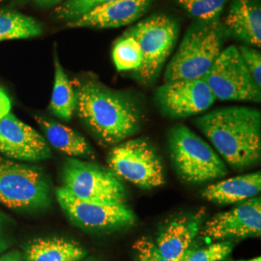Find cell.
I'll return each instance as SVG.
<instances>
[{"mask_svg":"<svg viewBox=\"0 0 261 261\" xmlns=\"http://www.w3.org/2000/svg\"><path fill=\"white\" fill-rule=\"evenodd\" d=\"M236 261H261V258L260 256H257V257H254V258H252V259H241V260Z\"/></svg>","mask_w":261,"mask_h":261,"instance_id":"cell-31","label":"cell"},{"mask_svg":"<svg viewBox=\"0 0 261 261\" xmlns=\"http://www.w3.org/2000/svg\"><path fill=\"white\" fill-rule=\"evenodd\" d=\"M63 188L79 199L103 204L125 203L121 181L109 169L76 159H68L63 168Z\"/></svg>","mask_w":261,"mask_h":261,"instance_id":"cell-7","label":"cell"},{"mask_svg":"<svg viewBox=\"0 0 261 261\" xmlns=\"http://www.w3.org/2000/svg\"><path fill=\"white\" fill-rule=\"evenodd\" d=\"M0 153L8 158L27 162L51 157L47 140L11 112L0 119Z\"/></svg>","mask_w":261,"mask_h":261,"instance_id":"cell-13","label":"cell"},{"mask_svg":"<svg viewBox=\"0 0 261 261\" xmlns=\"http://www.w3.org/2000/svg\"><path fill=\"white\" fill-rule=\"evenodd\" d=\"M76 112L103 145H114L133 136L140 127L138 109L126 96L95 82L76 90Z\"/></svg>","mask_w":261,"mask_h":261,"instance_id":"cell-2","label":"cell"},{"mask_svg":"<svg viewBox=\"0 0 261 261\" xmlns=\"http://www.w3.org/2000/svg\"><path fill=\"white\" fill-rule=\"evenodd\" d=\"M203 80L216 100L260 102L261 88L253 82L235 46L222 50Z\"/></svg>","mask_w":261,"mask_h":261,"instance_id":"cell-9","label":"cell"},{"mask_svg":"<svg viewBox=\"0 0 261 261\" xmlns=\"http://www.w3.org/2000/svg\"><path fill=\"white\" fill-rule=\"evenodd\" d=\"M0 261H23V257L19 252H11L1 256Z\"/></svg>","mask_w":261,"mask_h":261,"instance_id":"cell-29","label":"cell"},{"mask_svg":"<svg viewBox=\"0 0 261 261\" xmlns=\"http://www.w3.org/2000/svg\"><path fill=\"white\" fill-rule=\"evenodd\" d=\"M112 1L113 0H66L56 8L55 13L58 19L71 21L90 10Z\"/></svg>","mask_w":261,"mask_h":261,"instance_id":"cell-25","label":"cell"},{"mask_svg":"<svg viewBox=\"0 0 261 261\" xmlns=\"http://www.w3.org/2000/svg\"><path fill=\"white\" fill-rule=\"evenodd\" d=\"M224 23L234 36L260 47L261 8L256 0H234Z\"/></svg>","mask_w":261,"mask_h":261,"instance_id":"cell-17","label":"cell"},{"mask_svg":"<svg viewBox=\"0 0 261 261\" xmlns=\"http://www.w3.org/2000/svg\"><path fill=\"white\" fill-rule=\"evenodd\" d=\"M35 119L45 133L47 143L54 148L71 157L95 158L92 147L77 132L42 116H36Z\"/></svg>","mask_w":261,"mask_h":261,"instance_id":"cell-18","label":"cell"},{"mask_svg":"<svg viewBox=\"0 0 261 261\" xmlns=\"http://www.w3.org/2000/svg\"><path fill=\"white\" fill-rule=\"evenodd\" d=\"M11 107L12 105L8 95L0 89V119L9 113Z\"/></svg>","mask_w":261,"mask_h":261,"instance_id":"cell-28","label":"cell"},{"mask_svg":"<svg viewBox=\"0 0 261 261\" xmlns=\"http://www.w3.org/2000/svg\"><path fill=\"white\" fill-rule=\"evenodd\" d=\"M138 261H167L162 257L155 243L147 238H141L135 244Z\"/></svg>","mask_w":261,"mask_h":261,"instance_id":"cell-27","label":"cell"},{"mask_svg":"<svg viewBox=\"0 0 261 261\" xmlns=\"http://www.w3.org/2000/svg\"><path fill=\"white\" fill-rule=\"evenodd\" d=\"M86 251L79 243L64 238H39L28 244L23 261H81Z\"/></svg>","mask_w":261,"mask_h":261,"instance_id":"cell-19","label":"cell"},{"mask_svg":"<svg viewBox=\"0 0 261 261\" xmlns=\"http://www.w3.org/2000/svg\"><path fill=\"white\" fill-rule=\"evenodd\" d=\"M244 64L252 75L253 82L261 88V55L260 51L252 47L241 46L238 47Z\"/></svg>","mask_w":261,"mask_h":261,"instance_id":"cell-26","label":"cell"},{"mask_svg":"<svg viewBox=\"0 0 261 261\" xmlns=\"http://www.w3.org/2000/svg\"><path fill=\"white\" fill-rule=\"evenodd\" d=\"M160 108L173 118H185L207 111L216 101L203 79L167 82L156 93Z\"/></svg>","mask_w":261,"mask_h":261,"instance_id":"cell-11","label":"cell"},{"mask_svg":"<svg viewBox=\"0 0 261 261\" xmlns=\"http://www.w3.org/2000/svg\"><path fill=\"white\" fill-rule=\"evenodd\" d=\"M261 191L260 171L231 177L207 187L202 196L219 205L241 203L259 195Z\"/></svg>","mask_w":261,"mask_h":261,"instance_id":"cell-16","label":"cell"},{"mask_svg":"<svg viewBox=\"0 0 261 261\" xmlns=\"http://www.w3.org/2000/svg\"><path fill=\"white\" fill-rule=\"evenodd\" d=\"M187 12L202 22L218 20L226 0H175Z\"/></svg>","mask_w":261,"mask_h":261,"instance_id":"cell-23","label":"cell"},{"mask_svg":"<svg viewBox=\"0 0 261 261\" xmlns=\"http://www.w3.org/2000/svg\"><path fill=\"white\" fill-rule=\"evenodd\" d=\"M59 205L70 220L80 227L90 230H116L132 226L136 215L125 203L103 204L76 198L65 188L57 189Z\"/></svg>","mask_w":261,"mask_h":261,"instance_id":"cell-10","label":"cell"},{"mask_svg":"<svg viewBox=\"0 0 261 261\" xmlns=\"http://www.w3.org/2000/svg\"><path fill=\"white\" fill-rule=\"evenodd\" d=\"M135 38L142 56L136 77L143 84L152 83L159 75L177 40L176 21L167 16H154L136 24L127 32Z\"/></svg>","mask_w":261,"mask_h":261,"instance_id":"cell-5","label":"cell"},{"mask_svg":"<svg viewBox=\"0 0 261 261\" xmlns=\"http://www.w3.org/2000/svg\"><path fill=\"white\" fill-rule=\"evenodd\" d=\"M0 1H1V0H0Z\"/></svg>","mask_w":261,"mask_h":261,"instance_id":"cell-32","label":"cell"},{"mask_svg":"<svg viewBox=\"0 0 261 261\" xmlns=\"http://www.w3.org/2000/svg\"><path fill=\"white\" fill-rule=\"evenodd\" d=\"M196 123L232 168H249L259 162L260 111L248 107H227L207 113Z\"/></svg>","mask_w":261,"mask_h":261,"instance_id":"cell-1","label":"cell"},{"mask_svg":"<svg viewBox=\"0 0 261 261\" xmlns=\"http://www.w3.org/2000/svg\"><path fill=\"white\" fill-rule=\"evenodd\" d=\"M231 241H220L197 250H188L179 261H226L233 251Z\"/></svg>","mask_w":261,"mask_h":261,"instance_id":"cell-24","label":"cell"},{"mask_svg":"<svg viewBox=\"0 0 261 261\" xmlns=\"http://www.w3.org/2000/svg\"><path fill=\"white\" fill-rule=\"evenodd\" d=\"M112 60L119 72L137 71L142 61L138 41L128 34L119 39L112 48Z\"/></svg>","mask_w":261,"mask_h":261,"instance_id":"cell-22","label":"cell"},{"mask_svg":"<svg viewBox=\"0 0 261 261\" xmlns=\"http://www.w3.org/2000/svg\"><path fill=\"white\" fill-rule=\"evenodd\" d=\"M112 172L140 188L152 189L165 184L162 161L144 139L130 140L114 146L108 156Z\"/></svg>","mask_w":261,"mask_h":261,"instance_id":"cell-6","label":"cell"},{"mask_svg":"<svg viewBox=\"0 0 261 261\" xmlns=\"http://www.w3.org/2000/svg\"><path fill=\"white\" fill-rule=\"evenodd\" d=\"M154 0H113L68 21L71 28H117L140 19Z\"/></svg>","mask_w":261,"mask_h":261,"instance_id":"cell-14","label":"cell"},{"mask_svg":"<svg viewBox=\"0 0 261 261\" xmlns=\"http://www.w3.org/2000/svg\"><path fill=\"white\" fill-rule=\"evenodd\" d=\"M223 35L219 19L199 21L187 31L168 63L165 81L203 79L222 53Z\"/></svg>","mask_w":261,"mask_h":261,"instance_id":"cell-3","label":"cell"},{"mask_svg":"<svg viewBox=\"0 0 261 261\" xmlns=\"http://www.w3.org/2000/svg\"><path fill=\"white\" fill-rule=\"evenodd\" d=\"M168 142L177 172L188 183H205L227 174L224 161L186 126L178 125L171 129Z\"/></svg>","mask_w":261,"mask_h":261,"instance_id":"cell-4","label":"cell"},{"mask_svg":"<svg viewBox=\"0 0 261 261\" xmlns=\"http://www.w3.org/2000/svg\"><path fill=\"white\" fill-rule=\"evenodd\" d=\"M66 0H36V2L40 6H44V7L54 6V5L59 4V3H63Z\"/></svg>","mask_w":261,"mask_h":261,"instance_id":"cell-30","label":"cell"},{"mask_svg":"<svg viewBox=\"0 0 261 261\" xmlns=\"http://www.w3.org/2000/svg\"><path fill=\"white\" fill-rule=\"evenodd\" d=\"M49 202V185L39 169L0 159V203L13 209L34 210Z\"/></svg>","mask_w":261,"mask_h":261,"instance_id":"cell-8","label":"cell"},{"mask_svg":"<svg viewBox=\"0 0 261 261\" xmlns=\"http://www.w3.org/2000/svg\"><path fill=\"white\" fill-rule=\"evenodd\" d=\"M77 95L58 56L55 54V83L49 103L50 112L63 121H70L76 110Z\"/></svg>","mask_w":261,"mask_h":261,"instance_id":"cell-20","label":"cell"},{"mask_svg":"<svg viewBox=\"0 0 261 261\" xmlns=\"http://www.w3.org/2000/svg\"><path fill=\"white\" fill-rule=\"evenodd\" d=\"M200 234L218 242L259 237L260 196L241 202L229 211L215 215L202 227Z\"/></svg>","mask_w":261,"mask_h":261,"instance_id":"cell-12","label":"cell"},{"mask_svg":"<svg viewBox=\"0 0 261 261\" xmlns=\"http://www.w3.org/2000/svg\"><path fill=\"white\" fill-rule=\"evenodd\" d=\"M43 32L36 19L13 11H0V42L37 37Z\"/></svg>","mask_w":261,"mask_h":261,"instance_id":"cell-21","label":"cell"},{"mask_svg":"<svg viewBox=\"0 0 261 261\" xmlns=\"http://www.w3.org/2000/svg\"><path fill=\"white\" fill-rule=\"evenodd\" d=\"M202 215L182 217L172 221L159 235L155 243L158 252L167 261H179L190 250L196 234L199 232Z\"/></svg>","mask_w":261,"mask_h":261,"instance_id":"cell-15","label":"cell"}]
</instances>
